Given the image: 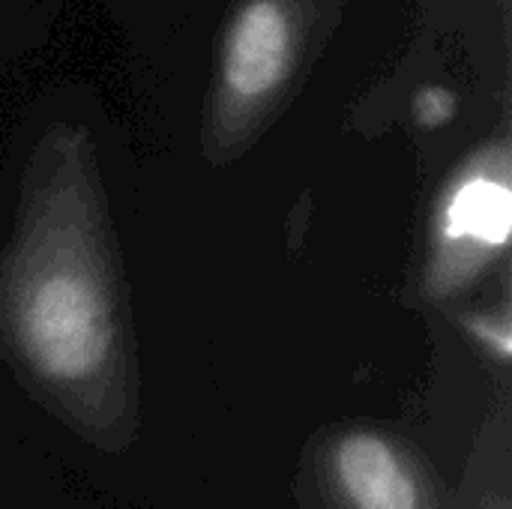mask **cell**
<instances>
[{
    "label": "cell",
    "instance_id": "obj_2",
    "mask_svg": "<svg viewBox=\"0 0 512 509\" xmlns=\"http://www.w3.org/2000/svg\"><path fill=\"white\" fill-rule=\"evenodd\" d=\"M510 234L507 156L498 153V162H474L441 195L426 267V294L450 300L468 291L507 252Z\"/></svg>",
    "mask_w": 512,
    "mask_h": 509
},
{
    "label": "cell",
    "instance_id": "obj_4",
    "mask_svg": "<svg viewBox=\"0 0 512 509\" xmlns=\"http://www.w3.org/2000/svg\"><path fill=\"white\" fill-rule=\"evenodd\" d=\"M294 33L291 15L279 0H252L231 24L222 81L225 93L240 108H255L270 99L291 72Z\"/></svg>",
    "mask_w": 512,
    "mask_h": 509
},
{
    "label": "cell",
    "instance_id": "obj_1",
    "mask_svg": "<svg viewBox=\"0 0 512 509\" xmlns=\"http://www.w3.org/2000/svg\"><path fill=\"white\" fill-rule=\"evenodd\" d=\"M9 342L45 387L93 393L120 363V312L96 204L84 180H51L21 213L0 267Z\"/></svg>",
    "mask_w": 512,
    "mask_h": 509
},
{
    "label": "cell",
    "instance_id": "obj_3",
    "mask_svg": "<svg viewBox=\"0 0 512 509\" xmlns=\"http://www.w3.org/2000/svg\"><path fill=\"white\" fill-rule=\"evenodd\" d=\"M327 471L348 509H426V489L414 462L375 429L339 435L327 453Z\"/></svg>",
    "mask_w": 512,
    "mask_h": 509
},
{
    "label": "cell",
    "instance_id": "obj_6",
    "mask_svg": "<svg viewBox=\"0 0 512 509\" xmlns=\"http://www.w3.org/2000/svg\"><path fill=\"white\" fill-rule=\"evenodd\" d=\"M456 114V96L444 87H426L414 96V117L426 129H441Z\"/></svg>",
    "mask_w": 512,
    "mask_h": 509
},
{
    "label": "cell",
    "instance_id": "obj_5",
    "mask_svg": "<svg viewBox=\"0 0 512 509\" xmlns=\"http://www.w3.org/2000/svg\"><path fill=\"white\" fill-rule=\"evenodd\" d=\"M462 330L471 336V342L498 366H507L512 357V327L510 309H471L459 318Z\"/></svg>",
    "mask_w": 512,
    "mask_h": 509
}]
</instances>
